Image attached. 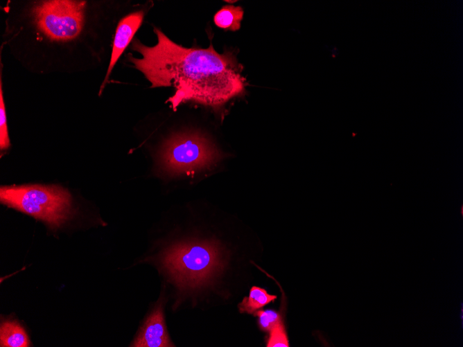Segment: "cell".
Wrapping results in <instances>:
<instances>
[{"label": "cell", "mask_w": 463, "mask_h": 347, "mask_svg": "<svg viewBox=\"0 0 463 347\" xmlns=\"http://www.w3.org/2000/svg\"><path fill=\"white\" fill-rule=\"evenodd\" d=\"M1 203L44 222L56 231L74 215L71 195L59 186L28 184L0 188Z\"/></svg>", "instance_id": "3"}, {"label": "cell", "mask_w": 463, "mask_h": 347, "mask_svg": "<svg viewBox=\"0 0 463 347\" xmlns=\"http://www.w3.org/2000/svg\"><path fill=\"white\" fill-rule=\"evenodd\" d=\"M131 346H174L167 332L161 305H158L149 315Z\"/></svg>", "instance_id": "7"}, {"label": "cell", "mask_w": 463, "mask_h": 347, "mask_svg": "<svg viewBox=\"0 0 463 347\" xmlns=\"http://www.w3.org/2000/svg\"><path fill=\"white\" fill-rule=\"evenodd\" d=\"M1 347H28L30 342L24 328L15 320H6L0 327Z\"/></svg>", "instance_id": "8"}, {"label": "cell", "mask_w": 463, "mask_h": 347, "mask_svg": "<svg viewBox=\"0 0 463 347\" xmlns=\"http://www.w3.org/2000/svg\"><path fill=\"white\" fill-rule=\"evenodd\" d=\"M220 157L214 144L198 132L175 134L163 144L159 159L165 168L191 170L210 166Z\"/></svg>", "instance_id": "5"}, {"label": "cell", "mask_w": 463, "mask_h": 347, "mask_svg": "<svg viewBox=\"0 0 463 347\" xmlns=\"http://www.w3.org/2000/svg\"><path fill=\"white\" fill-rule=\"evenodd\" d=\"M157 42L152 46L134 39L131 48L141 56L130 55L128 60L150 82L151 88L173 87L167 102L177 108L192 101L218 107L242 95L247 82L242 66L232 51L218 53L210 43L207 48H186L154 27Z\"/></svg>", "instance_id": "1"}, {"label": "cell", "mask_w": 463, "mask_h": 347, "mask_svg": "<svg viewBox=\"0 0 463 347\" xmlns=\"http://www.w3.org/2000/svg\"><path fill=\"white\" fill-rule=\"evenodd\" d=\"M267 347H288V339L283 321L276 325L270 332Z\"/></svg>", "instance_id": "13"}, {"label": "cell", "mask_w": 463, "mask_h": 347, "mask_svg": "<svg viewBox=\"0 0 463 347\" xmlns=\"http://www.w3.org/2000/svg\"><path fill=\"white\" fill-rule=\"evenodd\" d=\"M243 17L241 7L225 6L216 13L213 21L219 28L235 31L240 28Z\"/></svg>", "instance_id": "10"}, {"label": "cell", "mask_w": 463, "mask_h": 347, "mask_svg": "<svg viewBox=\"0 0 463 347\" xmlns=\"http://www.w3.org/2000/svg\"><path fill=\"white\" fill-rule=\"evenodd\" d=\"M218 247L208 241L181 242L167 249L161 264L180 286L196 287L207 283L222 267Z\"/></svg>", "instance_id": "4"}, {"label": "cell", "mask_w": 463, "mask_h": 347, "mask_svg": "<svg viewBox=\"0 0 463 347\" xmlns=\"http://www.w3.org/2000/svg\"><path fill=\"white\" fill-rule=\"evenodd\" d=\"M145 15L143 9L130 12L119 21L112 42V53L107 73L102 83L100 91L104 88L118 60L128 46L142 24Z\"/></svg>", "instance_id": "6"}, {"label": "cell", "mask_w": 463, "mask_h": 347, "mask_svg": "<svg viewBox=\"0 0 463 347\" xmlns=\"http://www.w3.org/2000/svg\"><path fill=\"white\" fill-rule=\"evenodd\" d=\"M258 317L259 328L264 332H270L276 325L282 321L279 312L272 310H256L253 313Z\"/></svg>", "instance_id": "11"}, {"label": "cell", "mask_w": 463, "mask_h": 347, "mask_svg": "<svg viewBox=\"0 0 463 347\" xmlns=\"http://www.w3.org/2000/svg\"><path fill=\"white\" fill-rule=\"evenodd\" d=\"M21 3L8 17L9 44L37 71H76L73 61L93 50L96 1L44 0ZM12 46V45H11ZM92 55V54H91Z\"/></svg>", "instance_id": "2"}, {"label": "cell", "mask_w": 463, "mask_h": 347, "mask_svg": "<svg viewBox=\"0 0 463 347\" xmlns=\"http://www.w3.org/2000/svg\"><path fill=\"white\" fill-rule=\"evenodd\" d=\"M0 150L8 149L10 141L8 132L6 107L3 95L2 80L0 78Z\"/></svg>", "instance_id": "12"}, {"label": "cell", "mask_w": 463, "mask_h": 347, "mask_svg": "<svg viewBox=\"0 0 463 347\" xmlns=\"http://www.w3.org/2000/svg\"><path fill=\"white\" fill-rule=\"evenodd\" d=\"M276 299V295L268 294L265 289L253 286L250 290L248 296L244 297L238 304V309L241 313L253 314Z\"/></svg>", "instance_id": "9"}]
</instances>
